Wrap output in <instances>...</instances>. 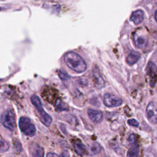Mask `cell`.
<instances>
[{
  "instance_id": "obj_1",
  "label": "cell",
  "mask_w": 157,
  "mask_h": 157,
  "mask_svg": "<svg viewBox=\"0 0 157 157\" xmlns=\"http://www.w3.org/2000/svg\"><path fill=\"white\" fill-rule=\"evenodd\" d=\"M64 61L66 65L72 71L77 73H82L87 69L85 60L74 52H67L64 56Z\"/></svg>"
},
{
  "instance_id": "obj_2",
  "label": "cell",
  "mask_w": 157,
  "mask_h": 157,
  "mask_svg": "<svg viewBox=\"0 0 157 157\" xmlns=\"http://www.w3.org/2000/svg\"><path fill=\"white\" fill-rule=\"evenodd\" d=\"M31 101L40 115V120L41 122L46 126H49L52 121V118L50 115L43 109V106L39 98L37 95H33L31 98Z\"/></svg>"
},
{
  "instance_id": "obj_3",
  "label": "cell",
  "mask_w": 157,
  "mask_h": 157,
  "mask_svg": "<svg viewBox=\"0 0 157 157\" xmlns=\"http://www.w3.org/2000/svg\"><path fill=\"white\" fill-rule=\"evenodd\" d=\"M19 127L21 131L26 136L32 137L35 135L36 129L31 120L25 117H22L19 120Z\"/></svg>"
},
{
  "instance_id": "obj_4",
  "label": "cell",
  "mask_w": 157,
  "mask_h": 157,
  "mask_svg": "<svg viewBox=\"0 0 157 157\" xmlns=\"http://www.w3.org/2000/svg\"><path fill=\"white\" fill-rule=\"evenodd\" d=\"M0 121L5 128L13 131L15 127V120L13 112L10 110L4 112L0 117Z\"/></svg>"
},
{
  "instance_id": "obj_5",
  "label": "cell",
  "mask_w": 157,
  "mask_h": 157,
  "mask_svg": "<svg viewBox=\"0 0 157 157\" xmlns=\"http://www.w3.org/2000/svg\"><path fill=\"white\" fill-rule=\"evenodd\" d=\"M128 140L131 147L127 152V157H139V146L137 144L136 136L134 134H130Z\"/></svg>"
},
{
  "instance_id": "obj_6",
  "label": "cell",
  "mask_w": 157,
  "mask_h": 157,
  "mask_svg": "<svg viewBox=\"0 0 157 157\" xmlns=\"http://www.w3.org/2000/svg\"><path fill=\"white\" fill-rule=\"evenodd\" d=\"M103 102L107 107H115L121 105L123 103V100L116 95L105 93L104 95Z\"/></svg>"
},
{
  "instance_id": "obj_7",
  "label": "cell",
  "mask_w": 157,
  "mask_h": 157,
  "mask_svg": "<svg viewBox=\"0 0 157 157\" xmlns=\"http://www.w3.org/2000/svg\"><path fill=\"white\" fill-rule=\"evenodd\" d=\"M146 114L148 121L152 124H157V103L151 101L146 108Z\"/></svg>"
},
{
  "instance_id": "obj_8",
  "label": "cell",
  "mask_w": 157,
  "mask_h": 157,
  "mask_svg": "<svg viewBox=\"0 0 157 157\" xmlns=\"http://www.w3.org/2000/svg\"><path fill=\"white\" fill-rule=\"evenodd\" d=\"M93 78L95 86L98 89H102L105 86V80L103 78L98 67H94L93 69Z\"/></svg>"
},
{
  "instance_id": "obj_9",
  "label": "cell",
  "mask_w": 157,
  "mask_h": 157,
  "mask_svg": "<svg viewBox=\"0 0 157 157\" xmlns=\"http://www.w3.org/2000/svg\"><path fill=\"white\" fill-rule=\"evenodd\" d=\"M133 42L137 48L144 49L147 45L148 39L144 35L135 33L133 34Z\"/></svg>"
},
{
  "instance_id": "obj_10",
  "label": "cell",
  "mask_w": 157,
  "mask_h": 157,
  "mask_svg": "<svg viewBox=\"0 0 157 157\" xmlns=\"http://www.w3.org/2000/svg\"><path fill=\"white\" fill-rule=\"evenodd\" d=\"M88 115L90 119L94 123H100L103 118V113L98 110L90 109L88 110Z\"/></svg>"
},
{
  "instance_id": "obj_11",
  "label": "cell",
  "mask_w": 157,
  "mask_h": 157,
  "mask_svg": "<svg viewBox=\"0 0 157 157\" xmlns=\"http://www.w3.org/2000/svg\"><path fill=\"white\" fill-rule=\"evenodd\" d=\"M144 18V12L142 10L138 9L133 12L131 15L130 20L135 25L140 24Z\"/></svg>"
},
{
  "instance_id": "obj_12",
  "label": "cell",
  "mask_w": 157,
  "mask_h": 157,
  "mask_svg": "<svg viewBox=\"0 0 157 157\" xmlns=\"http://www.w3.org/2000/svg\"><path fill=\"white\" fill-rule=\"evenodd\" d=\"M140 54L136 51H131L126 57V62L129 65H133L140 58Z\"/></svg>"
},
{
  "instance_id": "obj_13",
  "label": "cell",
  "mask_w": 157,
  "mask_h": 157,
  "mask_svg": "<svg viewBox=\"0 0 157 157\" xmlns=\"http://www.w3.org/2000/svg\"><path fill=\"white\" fill-rule=\"evenodd\" d=\"M30 149L32 157H44V149L39 145L34 144L31 145Z\"/></svg>"
},
{
  "instance_id": "obj_14",
  "label": "cell",
  "mask_w": 157,
  "mask_h": 157,
  "mask_svg": "<svg viewBox=\"0 0 157 157\" xmlns=\"http://www.w3.org/2000/svg\"><path fill=\"white\" fill-rule=\"evenodd\" d=\"M74 148L75 153L79 156L84 155L86 151L85 145L82 142L80 141H77L74 143Z\"/></svg>"
},
{
  "instance_id": "obj_15",
  "label": "cell",
  "mask_w": 157,
  "mask_h": 157,
  "mask_svg": "<svg viewBox=\"0 0 157 157\" xmlns=\"http://www.w3.org/2000/svg\"><path fill=\"white\" fill-rule=\"evenodd\" d=\"M101 151V147L100 144L98 142H93L89 145L88 148V155H95L99 154Z\"/></svg>"
},
{
  "instance_id": "obj_16",
  "label": "cell",
  "mask_w": 157,
  "mask_h": 157,
  "mask_svg": "<svg viewBox=\"0 0 157 157\" xmlns=\"http://www.w3.org/2000/svg\"><path fill=\"white\" fill-rule=\"evenodd\" d=\"M156 71L157 67L156 66V64L153 61L148 62L145 69L147 74L150 77H153L156 74Z\"/></svg>"
},
{
  "instance_id": "obj_17",
  "label": "cell",
  "mask_w": 157,
  "mask_h": 157,
  "mask_svg": "<svg viewBox=\"0 0 157 157\" xmlns=\"http://www.w3.org/2000/svg\"><path fill=\"white\" fill-rule=\"evenodd\" d=\"M55 107L57 110L58 111H64V110H67L68 107L67 105L60 99H58L56 100L55 103Z\"/></svg>"
},
{
  "instance_id": "obj_18",
  "label": "cell",
  "mask_w": 157,
  "mask_h": 157,
  "mask_svg": "<svg viewBox=\"0 0 157 157\" xmlns=\"http://www.w3.org/2000/svg\"><path fill=\"white\" fill-rule=\"evenodd\" d=\"M58 76L62 80H67L70 78V76L65 71L60 69L58 71Z\"/></svg>"
},
{
  "instance_id": "obj_19",
  "label": "cell",
  "mask_w": 157,
  "mask_h": 157,
  "mask_svg": "<svg viewBox=\"0 0 157 157\" xmlns=\"http://www.w3.org/2000/svg\"><path fill=\"white\" fill-rule=\"evenodd\" d=\"M9 148V145L6 140H0V151H6Z\"/></svg>"
},
{
  "instance_id": "obj_20",
  "label": "cell",
  "mask_w": 157,
  "mask_h": 157,
  "mask_svg": "<svg viewBox=\"0 0 157 157\" xmlns=\"http://www.w3.org/2000/svg\"><path fill=\"white\" fill-rule=\"evenodd\" d=\"M128 123L130 126H134V127H138L139 126V123L138 121L135 119H129L128 120Z\"/></svg>"
},
{
  "instance_id": "obj_21",
  "label": "cell",
  "mask_w": 157,
  "mask_h": 157,
  "mask_svg": "<svg viewBox=\"0 0 157 157\" xmlns=\"http://www.w3.org/2000/svg\"><path fill=\"white\" fill-rule=\"evenodd\" d=\"M47 157H61V156L57 155L56 153L50 152V153H47Z\"/></svg>"
},
{
  "instance_id": "obj_22",
  "label": "cell",
  "mask_w": 157,
  "mask_h": 157,
  "mask_svg": "<svg viewBox=\"0 0 157 157\" xmlns=\"http://www.w3.org/2000/svg\"><path fill=\"white\" fill-rule=\"evenodd\" d=\"M61 157H70L69 156V153L67 151H63L61 155Z\"/></svg>"
},
{
  "instance_id": "obj_23",
  "label": "cell",
  "mask_w": 157,
  "mask_h": 157,
  "mask_svg": "<svg viewBox=\"0 0 157 157\" xmlns=\"http://www.w3.org/2000/svg\"><path fill=\"white\" fill-rule=\"evenodd\" d=\"M155 20H156V22H157V9L156 10L155 13Z\"/></svg>"
},
{
  "instance_id": "obj_24",
  "label": "cell",
  "mask_w": 157,
  "mask_h": 157,
  "mask_svg": "<svg viewBox=\"0 0 157 157\" xmlns=\"http://www.w3.org/2000/svg\"><path fill=\"white\" fill-rule=\"evenodd\" d=\"M1 9H2V8H1V7H0V11L1 10Z\"/></svg>"
},
{
  "instance_id": "obj_25",
  "label": "cell",
  "mask_w": 157,
  "mask_h": 157,
  "mask_svg": "<svg viewBox=\"0 0 157 157\" xmlns=\"http://www.w3.org/2000/svg\"><path fill=\"white\" fill-rule=\"evenodd\" d=\"M1 80H1V79H0V81H1Z\"/></svg>"
}]
</instances>
